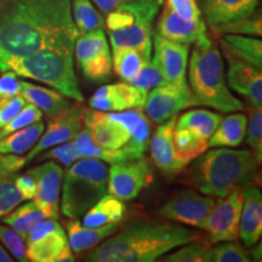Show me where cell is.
Listing matches in <instances>:
<instances>
[{"mask_svg":"<svg viewBox=\"0 0 262 262\" xmlns=\"http://www.w3.org/2000/svg\"><path fill=\"white\" fill-rule=\"evenodd\" d=\"M72 0H0V61L49 48L74 50Z\"/></svg>","mask_w":262,"mask_h":262,"instance_id":"cell-1","label":"cell"},{"mask_svg":"<svg viewBox=\"0 0 262 262\" xmlns=\"http://www.w3.org/2000/svg\"><path fill=\"white\" fill-rule=\"evenodd\" d=\"M201 237L196 232L172 222H134L91 249L84 261L152 262Z\"/></svg>","mask_w":262,"mask_h":262,"instance_id":"cell-2","label":"cell"},{"mask_svg":"<svg viewBox=\"0 0 262 262\" xmlns=\"http://www.w3.org/2000/svg\"><path fill=\"white\" fill-rule=\"evenodd\" d=\"M182 170L181 182L205 195L222 198L235 188L251 185L261 162L253 150L215 147Z\"/></svg>","mask_w":262,"mask_h":262,"instance_id":"cell-3","label":"cell"},{"mask_svg":"<svg viewBox=\"0 0 262 262\" xmlns=\"http://www.w3.org/2000/svg\"><path fill=\"white\" fill-rule=\"evenodd\" d=\"M189 89L194 106L211 107L221 112L244 108L228 88L221 52L209 35L194 42L189 60Z\"/></svg>","mask_w":262,"mask_h":262,"instance_id":"cell-4","label":"cell"},{"mask_svg":"<svg viewBox=\"0 0 262 262\" xmlns=\"http://www.w3.org/2000/svg\"><path fill=\"white\" fill-rule=\"evenodd\" d=\"M73 49L49 48L0 61V72H14L16 75L45 83L67 98L81 103L84 96L73 66Z\"/></svg>","mask_w":262,"mask_h":262,"instance_id":"cell-5","label":"cell"},{"mask_svg":"<svg viewBox=\"0 0 262 262\" xmlns=\"http://www.w3.org/2000/svg\"><path fill=\"white\" fill-rule=\"evenodd\" d=\"M108 169L98 159L80 158L67 168L61 196V211L68 219H80L107 193Z\"/></svg>","mask_w":262,"mask_h":262,"instance_id":"cell-6","label":"cell"},{"mask_svg":"<svg viewBox=\"0 0 262 262\" xmlns=\"http://www.w3.org/2000/svg\"><path fill=\"white\" fill-rule=\"evenodd\" d=\"M26 255L33 262L74 261L64 228L55 219H45L26 238Z\"/></svg>","mask_w":262,"mask_h":262,"instance_id":"cell-7","label":"cell"},{"mask_svg":"<svg viewBox=\"0 0 262 262\" xmlns=\"http://www.w3.org/2000/svg\"><path fill=\"white\" fill-rule=\"evenodd\" d=\"M74 55L81 73L86 79L102 84L112 75V54L103 29L78 35Z\"/></svg>","mask_w":262,"mask_h":262,"instance_id":"cell-8","label":"cell"},{"mask_svg":"<svg viewBox=\"0 0 262 262\" xmlns=\"http://www.w3.org/2000/svg\"><path fill=\"white\" fill-rule=\"evenodd\" d=\"M153 181V168L145 157L112 164L108 169L107 192L120 199L131 201Z\"/></svg>","mask_w":262,"mask_h":262,"instance_id":"cell-9","label":"cell"},{"mask_svg":"<svg viewBox=\"0 0 262 262\" xmlns=\"http://www.w3.org/2000/svg\"><path fill=\"white\" fill-rule=\"evenodd\" d=\"M242 206L243 188H235L215 202L214 208L202 226V229L208 232L211 244L235 241L238 238Z\"/></svg>","mask_w":262,"mask_h":262,"instance_id":"cell-10","label":"cell"},{"mask_svg":"<svg viewBox=\"0 0 262 262\" xmlns=\"http://www.w3.org/2000/svg\"><path fill=\"white\" fill-rule=\"evenodd\" d=\"M215 202L214 196L202 195L194 189H186L170 196L157 210V215L165 220L202 228Z\"/></svg>","mask_w":262,"mask_h":262,"instance_id":"cell-11","label":"cell"},{"mask_svg":"<svg viewBox=\"0 0 262 262\" xmlns=\"http://www.w3.org/2000/svg\"><path fill=\"white\" fill-rule=\"evenodd\" d=\"M143 110L148 119L157 124H162L173 116H178L180 111L194 106V101L188 84H162L149 90Z\"/></svg>","mask_w":262,"mask_h":262,"instance_id":"cell-12","label":"cell"},{"mask_svg":"<svg viewBox=\"0 0 262 262\" xmlns=\"http://www.w3.org/2000/svg\"><path fill=\"white\" fill-rule=\"evenodd\" d=\"M83 125V108L79 104H72L63 113L50 118L47 130L44 129L35 145L25 156L26 165L48 148L74 140Z\"/></svg>","mask_w":262,"mask_h":262,"instance_id":"cell-13","label":"cell"},{"mask_svg":"<svg viewBox=\"0 0 262 262\" xmlns=\"http://www.w3.org/2000/svg\"><path fill=\"white\" fill-rule=\"evenodd\" d=\"M188 55L189 44L169 40L160 37L157 33L153 34V51L150 60L158 66L165 83L175 85L187 84L186 74Z\"/></svg>","mask_w":262,"mask_h":262,"instance_id":"cell-14","label":"cell"},{"mask_svg":"<svg viewBox=\"0 0 262 262\" xmlns=\"http://www.w3.org/2000/svg\"><path fill=\"white\" fill-rule=\"evenodd\" d=\"M37 182L34 195L35 204L47 219L60 217V193L63 179V169L55 162H45L41 165L27 170Z\"/></svg>","mask_w":262,"mask_h":262,"instance_id":"cell-15","label":"cell"},{"mask_svg":"<svg viewBox=\"0 0 262 262\" xmlns=\"http://www.w3.org/2000/svg\"><path fill=\"white\" fill-rule=\"evenodd\" d=\"M148 91L140 89L127 81L102 85L90 97L89 106L101 112H120L130 108L142 107Z\"/></svg>","mask_w":262,"mask_h":262,"instance_id":"cell-16","label":"cell"},{"mask_svg":"<svg viewBox=\"0 0 262 262\" xmlns=\"http://www.w3.org/2000/svg\"><path fill=\"white\" fill-rule=\"evenodd\" d=\"M228 63L227 85L235 93L241 94L249 106H262V73L261 70L237 57L224 54Z\"/></svg>","mask_w":262,"mask_h":262,"instance_id":"cell-17","label":"cell"},{"mask_svg":"<svg viewBox=\"0 0 262 262\" xmlns=\"http://www.w3.org/2000/svg\"><path fill=\"white\" fill-rule=\"evenodd\" d=\"M83 123L94 142L102 148H122L130 139L129 130L112 119L107 112L83 108Z\"/></svg>","mask_w":262,"mask_h":262,"instance_id":"cell-18","label":"cell"},{"mask_svg":"<svg viewBox=\"0 0 262 262\" xmlns=\"http://www.w3.org/2000/svg\"><path fill=\"white\" fill-rule=\"evenodd\" d=\"M176 118L178 116H173L160 124L152 137H149L148 142L152 162L168 179L175 178L185 169V166L176 158L172 145V133L175 129Z\"/></svg>","mask_w":262,"mask_h":262,"instance_id":"cell-19","label":"cell"},{"mask_svg":"<svg viewBox=\"0 0 262 262\" xmlns=\"http://www.w3.org/2000/svg\"><path fill=\"white\" fill-rule=\"evenodd\" d=\"M156 33L169 40L191 45L205 38L208 29L204 18L191 21L180 17L168 8H164L157 22Z\"/></svg>","mask_w":262,"mask_h":262,"instance_id":"cell-20","label":"cell"},{"mask_svg":"<svg viewBox=\"0 0 262 262\" xmlns=\"http://www.w3.org/2000/svg\"><path fill=\"white\" fill-rule=\"evenodd\" d=\"M262 234V194L256 186L243 188V206L239 221V237L244 247L250 249L260 242Z\"/></svg>","mask_w":262,"mask_h":262,"instance_id":"cell-21","label":"cell"},{"mask_svg":"<svg viewBox=\"0 0 262 262\" xmlns=\"http://www.w3.org/2000/svg\"><path fill=\"white\" fill-rule=\"evenodd\" d=\"M210 27L244 17L257 9L258 0H196Z\"/></svg>","mask_w":262,"mask_h":262,"instance_id":"cell-22","label":"cell"},{"mask_svg":"<svg viewBox=\"0 0 262 262\" xmlns=\"http://www.w3.org/2000/svg\"><path fill=\"white\" fill-rule=\"evenodd\" d=\"M112 50L120 48H133L149 61L153 51L152 24L145 19H137L130 27L108 32Z\"/></svg>","mask_w":262,"mask_h":262,"instance_id":"cell-23","label":"cell"},{"mask_svg":"<svg viewBox=\"0 0 262 262\" xmlns=\"http://www.w3.org/2000/svg\"><path fill=\"white\" fill-rule=\"evenodd\" d=\"M64 226L70 247L77 254L97 247L120 228L119 224H110L101 227H86L81 225L78 219H68Z\"/></svg>","mask_w":262,"mask_h":262,"instance_id":"cell-24","label":"cell"},{"mask_svg":"<svg viewBox=\"0 0 262 262\" xmlns=\"http://www.w3.org/2000/svg\"><path fill=\"white\" fill-rule=\"evenodd\" d=\"M19 95L25 98L26 102L34 104L49 118L63 113L72 106L68 98L58 91L47 89L25 80H21Z\"/></svg>","mask_w":262,"mask_h":262,"instance_id":"cell-25","label":"cell"},{"mask_svg":"<svg viewBox=\"0 0 262 262\" xmlns=\"http://www.w3.org/2000/svg\"><path fill=\"white\" fill-rule=\"evenodd\" d=\"M224 54L237 57L254 67L262 70V41L257 37L239 34L221 35Z\"/></svg>","mask_w":262,"mask_h":262,"instance_id":"cell-26","label":"cell"},{"mask_svg":"<svg viewBox=\"0 0 262 262\" xmlns=\"http://www.w3.org/2000/svg\"><path fill=\"white\" fill-rule=\"evenodd\" d=\"M126 206L123 201L106 193L98 199L83 216V225L86 227H101L110 224H119L125 215Z\"/></svg>","mask_w":262,"mask_h":262,"instance_id":"cell-27","label":"cell"},{"mask_svg":"<svg viewBox=\"0 0 262 262\" xmlns=\"http://www.w3.org/2000/svg\"><path fill=\"white\" fill-rule=\"evenodd\" d=\"M247 133V117L243 113L229 114L222 118L214 134L208 141V148L215 147H238Z\"/></svg>","mask_w":262,"mask_h":262,"instance_id":"cell-28","label":"cell"},{"mask_svg":"<svg viewBox=\"0 0 262 262\" xmlns=\"http://www.w3.org/2000/svg\"><path fill=\"white\" fill-rule=\"evenodd\" d=\"M221 120L222 116L219 113L208 110H192L178 116L175 127L186 129L199 139L209 141Z\"/></svg>","mask_w":262,"mask_h":262,"instance_id":"cell-29","label":"cell"},{"mask_svg":"<svg viewBox=\"0 0 262 262\" xmlns=\"http://www.w3.org/2000/svg\"><path fill=\"white\" fill-rule=\"evenodd\" d=\"M45 129V124L41 120L29 124L17 131L0 140V156L17 155L22 156L27 153L35 145L39 137Z\"/></svg>","mask_w":262,"mask_h":262,"instance_id":"cell-30","label":"cell"},{"mask_svg":"<svg viewBox=\"0 0 262 262\" xmlns=\"http://www.w3.org/2000/svg\"><path fill=\"white\" fill-rule=\"evenodd\" d=\"M73 145L78 157L80 158H94L98 160H103L106 163H119L123 160H129L130 157L126 150L123 148L118 149H106L97 146L91 139L89 131L86 127L81 129L78 135L74 137Z\"/></svg>","mask_w":262,"mask_h":262,"instance_id":"cell-31","label":"cell"},{"mask_svg":"<svg viewBox=\"0 0 262 262\" xmlns=\"http://www.w3.org/2000/svg\"><path fill=\"white\" fill-rule=\"evenodd\" d=\"M45 219L47 216L39 209L35 202H28L24 205H17L14 210L10 211L0 220L3 221V224L8 225L9 227L17 232L22 239L26 241L32 229Z\"/></svg>","mask_w":262,"mask_h":262,"instance_id":"cell-32","label":"cell"},{"mask_svg":"<svg viewBox=\"0 0 262 262\" xmlns=\"http://www.w3.org/2000/svg\"><path fill=\"white\" fill-rule=\"evenodd\" d=\"M172 145L176 158L185 168L208 149V141L199 139L191 131L176 127L172 133Z\"/></svg>","mask_w":262,"mask_h":262,"instance_id":"cell-33","label":"cell"},{"mask_svg":"<svg viewBox=\"0 0 262 262\" xmlns=\"http://www.w3.org/2000/svg\"><path fill=\"white\" fill-rule=\"evenodd\" d=\"M72 17L78 35L104 28V18L91 0H72Z\"/></svg>","mask_w":262,"mask_h":262,"instance_id":"cell-34","label":"cell"},{"mask_svg":"<svg viewBox=\"0 0 262 262\" xmlns=\"http://www.w3.org/2000/svg\"><path fill=\"white\" fill-rule=\"evenodd\" d=\"M103 14L116 10H130L141 17L153 22L159 12V4L156 0H91Z\"/></svg>","mask_w":262,"mask_h":262,"instance_id":"cell-35","label":"cell"},{"mask_svg":"<svg viewBox=\"0 0 262 262\" xmlns=\"http://www.w3.org/2000/svg\"><path fill=\"white\" fill-rule=\"evenodd\" d=\"M146 60L133 48H120L112 50V68L123 81L130 83L139 73Z\"/></svg>","mask_w":262,"mask_h":262,"instance_id":"cell-36","label":"cell"},{"mask_svg":"<svg viewBox=\"0 0 262 262\" xmlns=\"http://www.w3.org/2000/svg\"><path fill=\"white\" fill-rule=\"evenodd\" d=\"M211 31L216 35L239 34L261 37L262 35V16L260 10H255L244 17L226 22V24L214 26Z\"/></svg>","mask_w":262,"mask_h":262,"instance_id":"cell-37","label":"cell"},{"mask_svg":"<svg viewBox=\"0 0 262 262\" xmlns=\"http://www.w3.org/2000/svg\"><path fill=\"white\" fill-rule=\"evenodd\" d=\"M171 254L166 253L160 260L166 262H208L210 261L211 243L203 237L179 247Z\"/></svg>","mask_w":262,"mask_h":262,"instance_id":"cell-38","label":"cell"},{"mask_svg":"<svg viewBox=\"0 0 262 262\" xmlns=\"http://www.w3.org/2000/svg\"><path fill=\"white\" fill-rule=\"evenodd\" d=\"M16 175L17 173L0 172V219L24 202L15 186Z\"/></svg>","mask_w":262,"mask_h":262,"instance_id":"cell-39","label":"cell"},{"mask_svg":"<svg viewBox=\"0 0 262 262\" xmlns=\"http://www.w3.org/2000/svg\"><path fill=\"white\" fill-rule=\"evenodd\" d=\"M250 260L247 248L235 241L220 242L210 251V262H249Z\"/></svg>","mask_w":262,"mask_h":262,"instance_id":"cell-40","label":"cell"},{"mask_svg":"<svg viewBox=\"0 0 262 262\" xmlns=\"http://www.w3.org/2000/svg\"><path fill=\"white\" fill-rule=\"evenodd\" d=\"M247 143L253 148L257 159H262V108L249 106L247 118Z\"/></svg>","mask_w":262,"mask_h":262,"instance_id":"cell-41","label":"cell"},{"mask_svg":"<svg viewBox=\"0 0 262 262\" xmlns=\"http://www.w3.org/2000/svg\"><path fill=\"white\" fill-rule=\"evenodd\" d=\"M41 118L42 112L39 108H37L32 103H26L24 108H22L10 122L6 123L5 125L0 129V140H2L3 137L12 134L14 131L22 129V127L27 126L32 123L38 122V120H41Z\"/></svg>","mask_w":262,"mask_h":262,"instance_id":"cell-42","label":"cell"},{"mask_svg":"<svg viewBox=\"0 0 262 262\" xmlns=\"http://www.w3.org/2000/svg\"><path fill=\"white\" fill-rule=\"evenodd\" d=\"M130 84L135 85V86L143 89L146 91L152 90L153 88L158 86V85L165 84L162 72L158 68L155 62L152 60L146 61L142 64L141 70L135 78L130 81Z\"/></svg>","mask_w":262,"mask_h":262,"instance_id":"cell-43","label":"cell"},{"mask_svg":"<svg viewBox=\"0 0 262 262\" xmlns=\"http://www.w3.org/2000/svg\"><path fill=\"white\" fill-rule=\"evenodd\" d=\"M38 160H58L61 164H63L64 168H70L75 160L79 159L77 152H75L73 140L68 142L61 143V145L54 146L51 148H48L44 152H41L38 157Z\"/></svg>","mask_w":262,"mask_h":262,"instance_id":"cell-44","label":"cell"},{"mask_svg":"<svg viewBox=\"0 0 262 262\" xmlns=\"http://www.w3.org/2000/svg\"><path fill=\"white\" fill-rule=\"evenodd\" d=\"M0 242L10 251L11 256L15 257V260L19 262L28 261L24 239L11 227L9 228L4 225H0Z\"/></svg>","mask_w":262,"mask_h":262,"instance_id":"cell-45","label":"cell"},{"mask_svg":"<svg viewBox=\"0 0 262 262\" xmlns=\"http://www.w3.org/2000/svg\"><path fill=\"white\" fill-rule=\"evenodd\" d=\"M164 2H165V8L171 10L180 17L191 19V21L203 18L196 0H164Z\"/></svg>","mask_w":262,"mask_h":262,"instance_id":"cell-46","label":"cell"},{"mask_svg":"<svg viewBox=\"0 0 262 262\" xmlns=\"http://www.w3.org/2000/svg\"><path fill=\"white\" fill-rule=\"evenodd\" d=\"M27 103L21 95L0 98V129L14 118Z\"/></svg>","mask_w":262,"mask_h":262,"instance_id":"cell-47","label":"cell"},{"mask_svg":"<svg viewBox=\"0 0 262 262\" xmlns=\"http://www.w3.org/2000/svg\"><path fill=\"white\" fill-rule=\"evenodd\" d=\"M21 91V80H18V75L14 72H3L0 77V98L11 97L19 95Z\"/></svg>","mask_w":262,"mask_h":262,"instance_id":"cell-48","label":"cell"},{"mask_svg":"<svg viewBox=\"0 0 262 262\" xmlns=\"http://www.w3.org/2000/svg\"><path fill=\"white\" fill-rule=\"evenodd\" d=\"M15 186L24 198V201L34 199L35 192H37V182L28 171L22 173V175H16Z\"/></svg>","mask_w":262,"mask_h":262,"instance_id":"cell-49","label":"cell"},{"mask_svg":"<svg viewBox=\"0 0 262 262\" xmlns=\"http://www.w3.org/2000/svg\"><path fill=\"white\" fill-rule=\"evenodd\" d=\"M249 254H250V257L251 256L254 257L255 261H261V244L258 243V247H255L251 249V251Z\"/></svg>","mask_w":262,"mask_h":262,"instance_id":"cell-50","label":"cell"},{"mask_svg":"<svg viewBox=\"0 0 262 262\" xmlns=\"http://www.w3.org/2000/svg\"><path fill=\"white\" fill-rule=\"evenodd\" d=\"M11 261H14V258L10 256V255L5 251V249L0 245V262H11Z\"/></svg>","mask_w":262,"mask_h":262,"instance_id":"cell-51","label":"cell"},{"mask_svg":"<svg viewBox=\"0 0 262 262\" xmlns=\"http://www.w3.org/2000/svg\"><path fill=\"white\" fill-rule=\"evenodd\" d=\"M156 2H157V3H158V4H159V5H162V4H163V3H164V0H156Z\"/></svg>","mask_w":262,"mask_h":262,"instance_id":"cell-52","label":"cell"}]
</instances>
